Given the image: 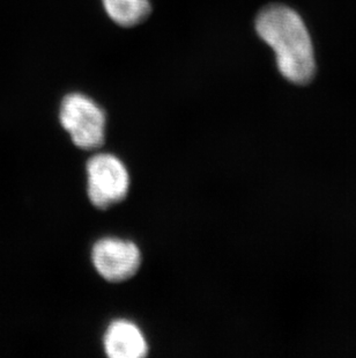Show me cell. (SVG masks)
<instances>
[{
  "mask_svg": "<svg viewBox=\"0 0 356 358\" xmlns=\"http://www.w3.org/2000/svg\"><path fill=\"white\" fill-rule=\"evenodd\" d=\"M88 197L98 209H107L126 197L130 176L117 157L101 153L87 162Z\"/></svg>",
  "mask_w": 356,
  "mask_h": 358,
  "instance_id": "cell-3",
  "label": "cell"
},
{
  "mask_svg": "<svg viewBox=\"0 0 356 358\" xmlns=\"http://www.w3.org/2000/svg\"><path fill=\"white\" fill-rule=\"evenodd\" d=\"M91 260L98 274L109 282L131 278L142 264L138 246L128 240L103 238L95 243Z\"/></svg>",
  "mask_w": 356,
  "mask_h": 358,
  "instance_id": "cell-4",
  "label": "cell"
},
{
  "mask_svg": "<svg viewBox=\"0 0 356 358\" xmlns=\"http://www.w3.org/2000/svg\"><path fill=\"white\" fill-rule=\"evenodd\" d=\"M255 33L274 52L276 66L285 80L306 85L316 75L313 38L306 22L292 7L271 3L255 20Z\"/></svg>",
  "mask_w": 356,
  "mask_h": 358,
  "instance_id": "cell-1",
  "label": "cell"
},
{
  "mask_svg": "<svg viewBox=\"0 0 356 358\" xmlns=\"http://www.w3.org/2000/svg\"><path fill=\"white\" fill-rule=\"evenodd\" d=\"M59 121L74 145L80 149H98L105 143V113L87 95L74 92L64 96L59 108Z\"/></svg>",
  "mask_w": 356,
  "mask_h": 358,
  "instance_id": "cell-2",
  "label": "cell"
},
{
  "mask_svg": "<svg viewBox=\"0 0 356 358\" xmlns=\"http://www.w3.org/2000/svg\"><path fill=\"white\" fill-rule=\"evenodd\" d=\"M103 345L111 358H142L148 354L144 334L131 321H112L105 331Z\"/></svg>",
  "mask_w": 356,
  "mask_h": 358,
  "instance_id": "cell-5",
  "label": "cell"
},
{
  "mask_svg": "<svg viewBox=\"0 0 356 358\" xmlns=\"http://www.w3.org/2000/svg\"><path fill=\"white\" fill-rule=\"evenodd\" d=\"M107 17L121 27L142 24L151 10L149 0H102Z\"/></svg>",
  "mask_w": 356,
  "mask_h": 358,
  "instance_id": "cell-6",
  "label": "cell"
}]
</instances>
